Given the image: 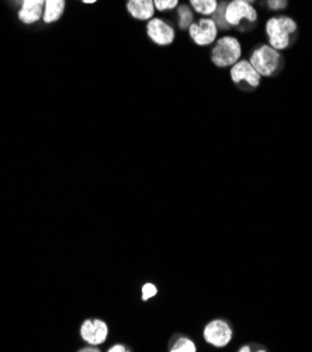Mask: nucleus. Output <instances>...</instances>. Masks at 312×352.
Returning <instances> with one entry per match:
<instances>
[{"mask_svg":"<svg viewBox=\"0 0 312 352\" xmlns=\"http://www.w3.org/2000/svg\"><path fill=\"white\" fill-rule=\"evenodd\" d=\"M297 34L298 23L289 14H273L264 21L267 44L280 52L291 47Z\"/></svg>","mask_w":312,"mask_h":352,"instance_id":"nucleus-1","label":"nucleus"},{"mask_svg":"<svg viewBox=\"0 0 312 352\" xmlns=\"http://www.w3.org/2000/svg\"><path fill=\"white\" fill-rule=\"evenodd\" d=\"M249 62L262 78H271L282 70L283 55L269 44H260L252 50Z\"/></svg>","mask_w":312,"mask_h":352,"instance_id":"nucleus-2","label":"nucleus"},{"mask_svg":"<svg viewBox=\"0 0 312 352\" xmlns=\"http://www.w3.org/2000/svg\"><path fill=\"white\" fill-rule=\"evenodd\" d=\"M210 58L220 69L231 67L242 59V44L235 35H222L213 44Z\"/></svg>","mask_w":312,"mask_h":352,"instance_id":"nucleus-3","label":"nucleus"},{"mask_svg":"<svg viewBox=\"0 0 312 352\" xmlns=\"http://www.w3.org/2000/svg\"><path fill=\"white\" fill-rule=\"evenodd\" d=\"M225 21L231 28L244 30V25L253 27L259 21V10L245 0H227Z\"/></svg>","mask_w":312,"mask_h":352,"instance_id":"nucleus-4","label":"nucleus"},{"mask_svg":"<svg viewBox=\"0 0 312 352\" xmlns=\"http://www.w3.org/2000/svg\"><path fill=\"white\" fill-rule=\"evenodd\" d=\"M229 76L232 83L244 91H253L260 86L262 76L252 66L249 59H239L229 67Z\"/></svg>","mask_w":312,"mask_h":352,"instance_id":"nucleus-5","label":"nucleus"},{"mask_svg":"<svg viewBox=\"0 0 312 352\" xmlns=\"http://www.w3.org/2000/svg\"><path fill=\"white\" fill-rule=\"evenodd\" d=\"M191 41L198 47H211L220 34V28L213 17H200L187 30Z\"/></svg>","mask_w":312,"mask_h":352,"instance_id":"nucleus-6","label":"nucleus"},{"mask_svg":"<svg viewBox=\"0 0 312 352\" xmlns=\"http://www.w3.org/2000/svg\"><path fill=\"white\" fill-rule=\"evenodd\" d=\"M148 38L158 47H169L176 40V30L162 17H152L145 24Z\"/></svg>","mask_w":312,"mask_h":352,"instance_id":"nucleus-7","label":"nucleus"},{"mask_svg":"<svg viewBox=\"0 0 312 352\" xmlns=\"http://www.w3.org/2000/svg\"><path fill=\"white\" fill-rule=\"evenodd\" d=\"M232 329L229 324L224 320H213L211 323H208L204 329V340L210 345L216 348H224L227 346L231 340H232Z\"/></svg>","mask_w":312,"mask_h":352,"instance_id":"nucleus-8","label":"nucleus"},{"mask_svg":"<svg viewBox=\"0 0 312 352\" xmlns=\"http://www.w3.org/2000/svg\"><path fill=\"white\" fill-rule=\"evenodd\" d=\"M109 327L103 320H86L81 327V337L90 345H100L107 340Z\"/></svg>","mask_w":312,"mask_h":352,"instance_id":"nucleus-9","label":"nucleus"},{"mask_svg":"<svg viewBox=\"0 0 312 352\" xmlns=\"http://www.w3.org/2000/svg\"><path fill=\"white\" fill-rule=\"evenodd\" d=\"M21 6L17 12V17L23 24L31 25L43 20L44 14V0H21Z\"/></svg>","mask_w":312,"mask_h":352,"instance_id":"nucleus-10","label":"nucleus"},{"mask_svg":"<svg viewBox=\"0 0 312 352\" xmlns=\"http://www.w3.org/2000/svg\"><path fill=\"white\" fill-rule=\"evenodd\" d=\"M125 10L129 17L144 23L155 17L156 13L154 0H125Z\"/></svg>","mask_w":312,"mask_h":352,"instance_id":"nucleus-11","label":"nucleus"},{"mask_svg":"<svg viewBox=\"0 0 312 352\" xmlns=\"http://www.w3.org/2000/svg\"><path fill=\"white\" fill-rule=\"evenodd\" d=\"M45 6H44V14H43V21L45 24H52L58 21L66 9V0H44Z\"/></svg>","mask_w":312,"mask_h":352,"instance_id":"nucleus-12","label":"nucleus"},{"mask_svg":"<svg viewBox=\"0 0 312 352\" xmlns=\"http://www.w3.org/2000/svg\"><path fill=\"white\" fill-rule=\"evenodd\" d=\"M187 3L197 16L211 17L220 5V0H187Z\"/></svg>","mask_w":312,"mask_h":352,"instance_id":"nucleus-13","label":"nucleus"},{"mask_svg":"<svg viewBox=\"0 0 312 352\" xmlns=\"http://www.w3.org/2000/svg\"><path fill=\"white\" fill-rule=\"evenodd\" d=\"M175 14H176V24L183 31H187L189 27L196 21V13L189 3H180L176 8Z\"/></svg>","mask_w":312,"mask_h":352,"instance_id":"nucleus-14","label":"nucleus"},{"mask_svg":"<svg viewBox=\"0 0 312 352\" xmlns=\"http://www.w3.org/2000/svg\"><path fill=\"white\" fill-rule=\"evenodd\" d=\"M225 5H227V0H220V5L217 8V10L211 16L213 20L217 23L220 31H228L229 30L227 21H225Z\"/></svg>","mask_w":312,"mask_h":352,"instance_id":"nucleus-15","label":"nucleus"},{"mask_svg":"<svg viewBox=\"0 0 312 352\" xmlns=\"http://www.w3.org/2000/svg\"><path fill=\"white\" fill-rule=\"evenodd\" d=\"M170 351L171 352H194L196 344L187 337H180L175 344L171 345Z\"/></svg>","mask_w":312,"mask_h":352,"instance_id":"nucleus-16","label":"nucleus"},{"mask_svg":"<svg viewBox=\"0 0 312 352\" xmlns=\"http://www.w3.org/2000/svg\"><path fill=\"white\" fill-rule=\"evenodd\" d=\"M264 8L274 14H280L287 10L289 0H264Z\"/></svg>","mask_w":312,"mask_h":352,"instance_id":"nucleus-17","label":"nucleus"},{"mask_svg":"<svg viewBox=\"0 0 312 352\" xmlns=\"http://www.w3.org/2000/svg\"><path fill=\"white\" fill-rule=\"evenodd\" d=\"M154 5L158 13H167L175 12L180 5V0H154Z\"/></svg>","mask_w":312,"mask_h":352,"instance_id":"nucleus-18","label":"nucleus"},{"mask_svg":"<svg viewBox=\"0 0 312 352\" xmlns=\"http://www.w3.org/2000/svg\"><path fill=\"white\" fill-rule=\"evenodd\" d=\"M158 288L154 284H145L143 287V300H149L151 298L156 296Z\"/></svg>","mask_w":312,"mask_h":352,"instance_id":"nucleus-19","label":"nucleus"},{"mask_svg":"<svg viewBox=\"0 0 312 352\" xmlns=\"http://www.w3.org/2000/svg\"><path fill=\"white\" fill-rule=\"evenodd\" d=\"M110 352H124V351H128L124 345H113L110 349Z\"/></svg>","mask_w":312,"mask_h":352,"instance_id":"nucleus-20","label":"nucleus"},{"mask_svg":"<svg viewBox=\"0 0 312 352\" xmlns=\"http://www.w3.org/2000/svg\"><path fill=\"white\" fill-rule=\"evenodd\" d=\"M81 351L82 352H98L100 349H97L96 346H86V348H82Z\"/></svg>","mask_w":312,"mask_h":352,"instance_id":"nucleus-21","label":"nucleus"},{"mask_svg":"<svg viewBox=\"0 0 312 352\" xmlns=\"http://www.w3.org/2000/svg\"><path fill=\"white\" fill-rule=\"evenodd\" d=\"M79 2L83 5H94L98 2V0H79Z\"/></svg>","mask_w":312,"mask_h":352,"instance_id":"nucleus-22","label":"nucleus"},{"mask_svg":"<svg viewBox=\"0 0 312 352\" xmlns=\"http://www.w3.org/2000/svg\"><path fill=\"white\" fill-rule=\"evenodd\" d=\"M245 2H248V3H252V5H256V3H258V0H245Z\"/></svg>","mask_w":312,"mask_h":352,"instance_id":"nucleus-23","label":"nucleus"},{"mask_svg":"<svg viewBox=\"0 0 312 352\" xmlns=\"http://www.w3.org/2000/svg\"><path fill=\"white\" fill-rule=\"evenodd\" d=\"M239 351H242V352H244V351H251V349H249V346H242V348H240Z\"/></svg>","mask_w":312,"mask_h":352,"instance_id":"nucleus-24","label":"nucleus"}]
</instances>
